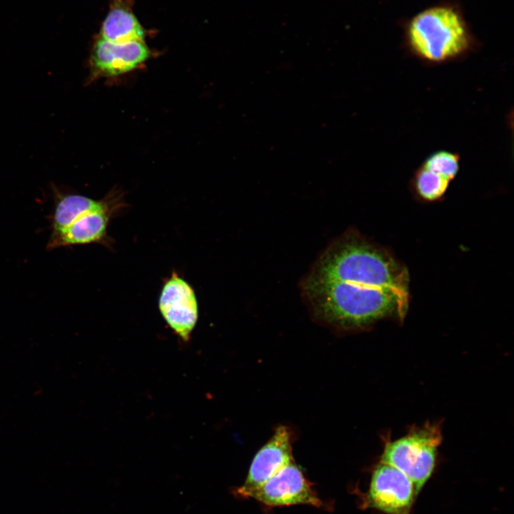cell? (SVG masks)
<instances>
[{"label": "cell", "mask_w": 514, "mask_h": 514, "mask_svg": "<svg viewBox=\"0 0 514 514\" xmlns=\"http://www.w3.org/2000/svg\"><path fill=\"white\" fill-rule=\"evenodd\" d=\"M301 288L314 318L338 330L363 328L390 316L402 321L408 309L406 268L354 230L321 253Z\"/></svg>", "instance_id": "cell-1"}, {"label": "cell", "mask_w": 514, "mask_h": 514, "mask_svg": "<svg viewBox=\"0 0 514 514\" xmlns=\"http://www.w3.org/2000/svg\"><path fill=\"white\" fill-rule=\"evenodd\" d=\"M408 41L414 53L430 63H442L463 54L469 38L460 16L449 7L426 9L411 21Z\"/></svg>", "instance_id": "cell-2"}, {"label": "cell", "mask_w": 514, "mask_h": 514, "mask_svg": "<svg viewBox=\"0 0 514 514\" xmlns=\"http://www.w3.org/2000/svg\"><path fill=\"white\" fill-rule=\"evenodd\" d=\"M440 441L439 428L426 425L394 441H388L381 462L405 475L413 483L418 494L433 472L436 450Z\"/></svg>", "instance_id": "cell-3"}, {"label": "cell", "mask_w": 514, "mask_h": 514, "mask_svg": "<svg viewBox=\"0 0 514 514\" xmlns=\"http://www.w3.org/2000/svg\"><path fill=\"white\" fill-rule=\"evenodd\" d=\"M253 498L269 507L307 505L321 508L323 502L293 461L244 498Z\"/></svg>", "instance_id": "cell-4"}, {"label": "cell", "mask_w": 514, "mask_h": 514, "mask_svg": "<svg viewBox=\"0 0 514 514\" xmlns=\"http://www.w3.org/2000/svg\"><path fill=\"white\" fill-rule=\"evenodd\" d=\"M121 201L120 195L115 193L100 200L97 206L82 214L64 230L51 233L46 249L107 241L109 221L124 206Z\"/></svg>", "instance_id": "cell-5"}, {"label": "cell", "mask_w": 514, "mask_h": 514, "mask_svg": "<svg viewBox=\"0 0 514 514\" xmlns=\"http://www.w3.org/2000/svg\"><path fill=\"white\" fill-rule=\"evenodd\" d=\"M416 495L413 483L405 475L380 462L373 472L366 503L386 514H410Z\"/></svg>", "instance_id": "cell-6"}, {"label": "cell", "mask_w": 514, "mask_h": 514, "mask_svg": "<svg viewBox=\"0 0 514 514\" xmlns=\"http://www.w3.org/2000/svg\"><path fill=\"white\" fill-rule=\"evenodd\" d=\"M158 304L166 324L183 341H188L198 318V303L193 287L173 272L163 285Z\"/></svg>", "instance_id": "cell-7"}, {"label": "cell", "mask_w": 514, "mask_h": 514, "mask_svg": "<svg viewBox=\"0 0 514 514\" xmlns=\"http://www.w3.org/2000/svg\"><path fill=\"white\" fill-rule=\"evenodd\" d=\"M292 461L291 433L281 425L256 454L244 483L233 490L234 495L245 498Z\"/></svg>", "instance_id": "cell-8"}, {"label": "cell", "mask_w": 514, "mask_h": 514, "mask_svg": "<svg viewBox=\"0 0 514 514\" xmlns=\"http://www.w3.org/2000/svg\"><path fill=\"white\" fill-rule=\"evenodd\" d=\"M150 51L143 41L116 44L99 37L94 42L90 59L91 75L115 76L140 66Z\"/></svg>", "instance_id": "cell-9"}, {"label": "cell", "mask_w": 514, "mask_h": 514, "mask_svg": "<svg viewBox=\"0 0 514 514\" xmlns=\"http://www.w3.org/2000/svg\"><path fill=\"white\" fill-rule=\"evenodd\" d=\"M54 208L50 224L51 233L64 230L84 213L97 206L100 201L73 193H66L53 188Z\"/></svg>", "instance_id": "cell-10"}, {"label": "cell", "mask_w": 514, "mask_h": 514, "mask_svg": "<svg viewBox=\"0 0 514 514\" xmlns=\"http://www.w3.org/2000/svg\"><path fill=\"white\" fill-rule=\"evenodd\" d=\"M144 31L133 12L123 6H114L106 16L100 37L110 42L124 44L141 41Z\"/></svg>", "instance_id": "cell-11"}, {"label": "cell", "mask_w": 514, "mask_h": 514, "mask_svg": "<svg viewBox=\"0 0 514 514\" xmlns=\"http://www.w3.org/2000/svg\"><path fill=\"white\" fill-rule=\"evenodd\" d=\"M418 195L426 201L440 199L446 192L450 181L436 172L420 166L413 179Z\"/></svg>", "instance_id": "cell-12"}, {"label": "cell", "mask_w": 514, "mask_h": 514, "mask_svg": "<svg viewBox=\"0 0 514 514\" xmlns=\"http://www.w3.org/2000/svg\"><path fill=\"white\" fill-rule=\"evenodd\" d=\"M421 166L451 182L459 171L460 156L450 151L438 150L429 154Z\"/></svg>", "instance_id": "cell-13"}]
</instances>
